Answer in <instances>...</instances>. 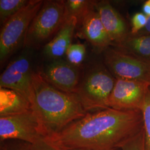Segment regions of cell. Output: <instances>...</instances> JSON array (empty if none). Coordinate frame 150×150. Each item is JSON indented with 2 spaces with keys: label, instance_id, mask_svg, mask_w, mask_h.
<instances>
[{
  "label": "cell",
  "instance_id": "1",
  "mask_svg": "<svg viewBox=\"0 0 150 150\" xmlns=\"http://www.w3.org/2000/svg\"><path fill=\"white\" fill-rule=\"evenodd\" d=\"M143 129L142 111L108 108L87 113L47 138L64 149L118 150Z\"/></svg>",
  "mask_w": 150,
  "mask_h": 150
},
{
  "label": "cell",
  "instance_id": "2",
  "mask_svg": "<svg viewBox=\"0 0 150 150\" xmlns=\"http://www.w3.org/2000/svg\"><path fill=\"white\" fill-rule=\"evenodd\" d=\"M31 106L46 137L59 134L87 113L76 94L57 89L44 79L41 72H33L32 75Z\"/></svg>",
  "mask_w": 150,
  "mask_h": 150
},
{
  "label": "cell",
  "instance_id": "3",
  "mask_svg": "<svg viewBox=\"0 0 150 150\" xmlns=\"http://www.w3.org/2000/svg\"><path fill=\"white\" fill-rule=\"evenodd\" d=\"M116 79L101 64L86 68L76 95L87 113L110 108L109 98Z\"/></svg>",
  "mask_w": 150,
  "mask_h": 150
},
{
  "label": "cell",
  "instance_id": "4",
  "mask_svg": "<svg viewBox=\"0 0 150 150\" xmlns=\"http://www.w3.org/2000/svg\"><path fill=\"white\" fill-rule=\"evenodd\" d=\"M64 23V1H46L28 28L23 45L39 48L51 41Z\"/></svg>",
  "mask_w": 150,
  "mask_h": 150
},
{
  "label": "cell",
  "instance_id": "5",
  "mask_svg": "<svg viewBox=\"0 0 150 150\" xmlns=\"http://www.w3.org/2000/svg\"><path fill=\"white\" fill-rule=\"evenodd\" d=\"M44 1L31 0L2 25L0 33V60L3 64L24 44L28 28L43 6Z\"/></svg>",
  "mask_w": 150,
  "mask_h": 150
},
{
  "label": "cell",
  "instance_id": "6",
  "mask_svg": "<svg viewBox=\"0 0 150 150\" xmlns=\"http://www.w3.org/2000/svg\"><path fill=\"white\" fill-rule=\"evenodd\" d=\"M46 134L40 121L31 110L26 112L0 117V142L18 140L33 144Z\"/></svg>",
  "mask_w": 150,
  "mask_h": 150
},
{
  "label": "cell",
  "instance_id": "7",
  "mask_svg": "<svg viewBox=\"0 0 150 150\" xmlns=\"http://www.w3.org/2000/svg\"><path fill=\"white\" fill-rule=\"evenodd\" d=\"M104 61L116 79L140 81L150 85V63L109 47L105 50Z\"/></svg>",
  "mask_w": 150,
  "mask_h": 150
},
{
  "label": "cell",
  "instance_id": "8",
  "mask_svg": "<svg viewBox=\"0 0 150 150\" xmlns=\"http://www.w3.org/2000/svg\"><path fill=\"white\" fill-rule=\"evenodd\" d=\"M150 87L143 81L116 79L109 98V107L121 111H141Z\"/></svg>",
  "mask_w": 150,
  "mask_h": 150
},
{
  "label": "cell",
  "instance_id": "9",
  "mask_svg": "<svg viewBox=\"0 0 150 150\" xmlns=\"http://www.w3.org/2000/svg\"><path fill=\"white\" fill-rule=\"evenodd\" d=\"M29 58L21 55L11 61L0 77V87L16 91L31 104L32 75Z\"/></svg>",
  "mask_w": 150,
  "mask_h": 150
},
{
  "label": "cell",
  "instance_id": "10",
  "mask_svg": "<svg viewBox=\"0 0 150 150\" xmlns=\"http://www.w3.org/2000/svg\"><path fill=\"white\" fill-rule=\"evenodd\" d=\"M41 73L50 85L72 94L76 93L82 77L79 67L59 59L47 65Z\"/></svg>",
  "mask_w": 150,
  "mask_h": 150
},
{
  "label": "cell",
  "instance_id": "11",
  "mask_svg": "<svg viewBox=\"0 0 150 150\" xmlns=\"http://www.w3.org/2000/svg\"><path fill=\"white\" fill-rule=\"evenodd\" d=\"M95 8L112 43L118 45L129 36L127 28L122 17L107 1L96 2Z\"/></svg>",
  "mask_w": 150,
  "mask_h": 150
},
{
  "label": "cell",
  "instance_id": "12",
  "mask_svg": "<svg viewBox=\"0 0 150 150\" xmlns=\"http://www.w3.org/2000/svg\"><path fill=\"white\" fill-rule=\"evenodd\" d=\"M81 35L97 50H106L112 44L95 8L81 23Z\"/></svg>",
  "mask_w": 150,
  "mask_h": 150
},
{
  "label": "cell",
  "instance_id": "13",
  "mask_svg": "<svg viewBox=\"0 0 150 150\" xmlns=\"http://www.w3.org/2000/svg\"><path fill=\"white\" fill-rule=\"evenodd\" d=\"M78 21L76 17H72L64 22L50 41L44 47V53L50 59H59L66 55L72 41Z\"/></svg>",
  "mask_w": 150,
  "mask_h": 150
},
{
  "label": "cell",
  "instance_id": "14",
  "mask_svg": "<svg viewBox=\"0 0 150 150\" xmlns=\"http://www.w3.org/2000/svg\"><path fill=\"white\" fill-rule=\"evenodd\" d=\"M32 110L30 102L11 89L0 87V117L26 112Z\"/></svg>",
  "mask_w": 150,
  "mask_h": 150
},
{
  "label": "cell",
  "instance_id": "15",
  "mask_svg": "<svg viewBox=\"0 0 150 150\" xmlns=\"http://www.w3.org/2000/svg\"><path fill=\"white\" fill-rule=\"evenodd\" d=\"M117 46L124 52L150 63V35H131Z\"/></svg>",
  "mask_w": 150,
  "mask_h": 150
},
{
  "label": "cell",
  "instance_id": "16",
  "mask_svg": "<svg viewBox=\"0 0 150 150\" xmlns=\"http://www.w3.org/2000/svg\"><path fill=\"white\" fill-rule=\"evenodd\" d=\"M96 1L88 0H67L64 1V22L76 17L78 24H81L84 18L95 8Z\"/></svg>",
  "mask_w": 150,
  "mask_h": 150
},
{
  "label": "cell",
  "instance_id": "17",
  "mask_svg": "<svg viewBox=\"0 0 150 150\" xmlns=\"http://www.w3.org/2000/svg\"><path fill=\"white\" fill-rule=\"evenodd\" d=\"M30 1L27 0H1L0 1V21L4 25L11 17L14 16Z\"/></svg>",
  "mask_w": 150,
  "mask_h": 150
},
{
  "label": "cell",
  "instance_id": "18",
  "mask_svg": "<svg viewBox=\"0 0 150 150\" xmlns=\"http://www.w3.org/2000/svg\"><path fill=\"white\" fill-rule=\"evenodd\" d=\"M86 51V47L84 45L72 43L66 54L67 61L71 64L79 67L84 60Z\"/></svg>",
  "mask_w": 150,
  "mask_h": 150
},
{
  "label": "cell",
  "instance_id": "19",
  "mask_svg": "<svg viewBox=\"0 0 150 150\" xmlns=\"http://www.w3.org/2000/svg\"><path fill=\"white\" fill-rule=\"evenodd\" d=\"M141 111L144 118L145 150H150V87Z\"/></svg>",
  "mask_w": 150,
  "mask_h": 150
},
{
  "label": "cell",
  "instance_id": "20",
  "mask_svg": "<svg viewBox=\"0 0 150 150\" xmlns=\"http://www.w3.org/2000/svg\"><path fill=\"white\" fill-rule=\"evenodd\" d=\"M31 150H66L47 137H43L31 144Z\"/></svg>",
  "mask_w": 150,
  "mask_h": 150
},
{
  "label": "cell",
  "instance_id": "21",
  "mask_svg": "<svg viewBox=\"0 0 150 150\" xmlns=\"http://www.w3.org/2000/svg\"><path fill=\"white\" fill-rule=\"evenodd\" d=\"M121 150H145L144 129L122 146Z\"/></svg>",
  "mask_w": 150,
  "mask_h": 150
},
{
  "label": "cell",
  "instance_id": "22",
  "mask_svg": "<svg viewBox=\"0 0 150 150\" xmlns=\"http://www.w3.org/2000/svg\"><path fill=\"white\" fill-rule=\"evenodd\" d=\"M147 21L148 17L143 12H137L135 13L131 19V35H137L145 27Z\"/></svg>",
  "mask_w": 150,
  "mask_h": 150
},
{
  "label": "cell",
  "instance_id": "23",
  "mask_svg": "<svg viewBox=\"0 0 150 150\" xmlns=\"http://www.w3.org/2000/svg\"><path fill=\"white\" fill-rule=\"evenodd\" d=\"M0 150H31V144L18 140H7L1 142Z\"/></svg>",
  "mask_w": 150,
  "mask_h": 150
},
{
  "label": "cell",
  "instance_id": "24",
  "mask_svg": "<svg viewBox=\"0 0 150 150\" xmlns=\"http://www.w3.org/2000/svg\"><path fill=\"white\" fill-rule=\"evenodd\" d=\"M150 35V17H148V21L145 27L136 35Z\"/></svg>",
  "mask_w": 150,
  "mask_h": 150
},
{
  "label": "cell",
  "instance_id": "25",
  "mask_svg": "<svg viewBox=\"0 0 150 150\" xmlns=\"http://www.w3.org/2000/svg\"><path fill=\"white\" fill-rule=\"evenodd\" d=\"M143 13L147 16L150 17V0L146 1L142 7Z\"/></svg>",
  "mask_w": 150,
  "mask_h": 150
},
{
  "label": "cell",
  "instance_id": "26",
  "mask_svg": "<svg viewBox=\"0 0 150 150\" xmlns=\"http://www.w3.org/2000/svg\"><path fill=\"white\" fill-rule=\"evenodd\" d=\"M66 150H92L88 149H65Z\"/></svg>",
  "mask_w": 150,
  "mask_h": 150
}]
</instances>
